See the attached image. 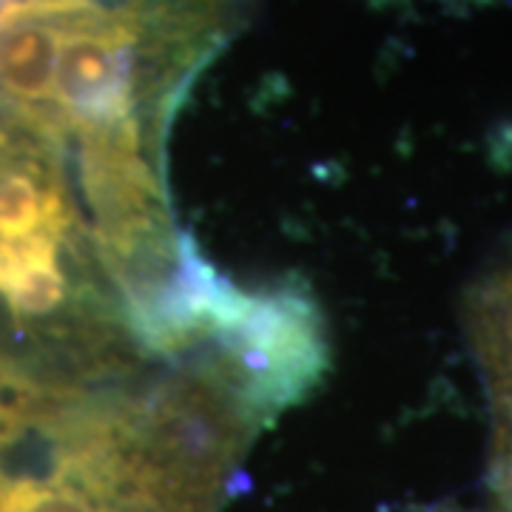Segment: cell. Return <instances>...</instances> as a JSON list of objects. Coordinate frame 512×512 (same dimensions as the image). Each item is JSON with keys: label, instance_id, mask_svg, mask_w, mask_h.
I'll return each mask as SVG.
<instances>
[{"label": "cell", "instance_id": "6da1fadb", "mask_svg": "<svg viewBox=\"0 0 512 512\" xmlns=\"http://www.w3.org/2000/svg\"><path fill=\"white\" fill-rule=\"evenodd\" d=\"M185 359L220 379L256 427H265L305 402L325 379V316L299 276L256 291L234 285L205 342Z\"/></svg>", "mask_w": 512, "mask_h": 512}, {"label": "cell", "instance_id": "7a4b0ae2", "mask_svg": "<svg viewBox=\"0 0 512 512\" xmlns=\"http://www.w3.org/2000/svg\"><path fill=\"white\" fill-rule=\"evenodd\" d=\"M55 57L57 0L0 3V117L49 137Z\"/></svg>", "mask_w": 512, "mask_h": 512}, {"label": "cell", "instance_id": "3957f363", "mask_svg": "<svg viewBox=\"0 0 512 512\" xmlns=\"http://www.w3.org/2000/svg\"><path fill=\"white\" fill-rule=\"evenodd\" d=\"M0 512H117L46 450L40 470L0 478Z\"/></svg>", "mask_w": 512, "mask_h": 512}, {"label": "cell", "instance_id": "277c9868", "mask_svg": "<svg viewBox=\"0 0 512 512\" xmlns=\"http://www.w3.org/2000/svg\"><path fill=\"white\" fill-rule=\"evenodd\" d=\"M478 345L493 379L498 416L504 419L507 467L512 473V274L498 279L478 302Z\"/></svg>", "mask_w": 512, "mask_h": 512}]
</instances>
